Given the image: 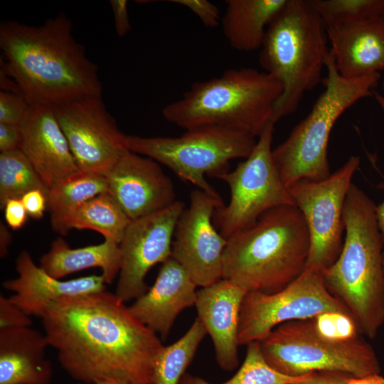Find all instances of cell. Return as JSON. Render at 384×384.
Wrapping results in <instances>:
<instances>
[{"instance_id":"obj_18","label":"cell","mask_w":384,"mask_h":384,"mask_svg":"<svg viewBox=\"0 0 384 384\" xmlns=\"http://www.w3.org/2000/svg\"><path fill=\"white\" fill-rule=\"evenodd\" d=\"M247 292L223 278L197 291V318L212 339L218 366L226 371L234 370L239 363L240 315Z\"/></svg>"},{"instance_id":"obj_6","label":"cell","mask_w":384,"mask_h":384,"mask_svg":"<svg viewBox=\"0 0 384 384\" xmlns=\"http://www.w3.org/2000/svg\"><path fill=\"white\" fill-rule=\"evenodd\" d=\"M327 41L326 27L309 0H287L267 26L259 62L283 87L274 124L295 112L304 95L322 81Z\"/></svg>"},{"instance_id":"obj_9","label":"cell","mask_w":384,"mask_h":384,"mask_svg":"<svg viewBox=\"0 0 384 384\" xmlns=\"http://www.w3.org/2000/svg\"><path fill=\"white\" fill-rule=\"evenodd\" d=\"M259 344L266 361L291 376L317 372L353 377L380 373L375 351L361 336L345 342L331 341L316 333L311 319L282 324Z\"/></svg>"},{"instance_id":"obj_33","label":"cell","mask_w":384,"mask_h":384,"mask_svg":"<svg viewBox=\"0 0 384 384\" xmlns=\"http://www.w3.org/2000/svg\"><path fill=\"white\" fill-rule=\"evenodd\" d=\"M170 2L188 8L208 28H215L220 22L218 7L207 0H172Z\"/></svg>"},{"instance_id":"obj_43","label":"cell","mask_w":384,"mask_h":384,"mask_svg":"<svg viewBox=\"0 0 384 384\" xmlns=\"http://www.w3.org/2000/svg\"><path fill=\"white\" fill-rule=\"evenodd\" d=\"M373 96L375 97L376 102L384 113V96L375 91L373 92Z\"/></svg>"},{"instance_id":"obj_35","label":"cell","mask_w":384,"mask_h":384,"mask_svg":"<svg viewBox=\"0 0 384 384\" xmlns=\"http://www.w3.org/2000/svg\"><path fill=\"white\" fill-rule=\"evenodd\" d=\"M21 199L29 216L36 220L43 216L47 208V193L45 191L32 190L25 193Z\"/></svg>"},{"instance_id":"obj_46","label":"cell","mask_w":384,"mask_h":384,"mask_svg":"<svg viewBox=\"0 0 384 384\" xmlns=\"http://www.w3.org/2000/svg\"><path fill=\"white\" fill-rule=\"evenodd\" d=\"M382 88H383V91L384 92V78H383V82H382Z\"/></svg>"},{"instance_id":"obj_4","label":"cell","mask_w":384,"mask_h":384,"mask_svg":"<svg viewBox=\"0 0 384 384\" xmlns=\"http://www.w3.org/2000/svg\"><path fill=\"white\" fill-rule=\"evenodd\" d=\"M227 240L223 278L247 292L274 293L305 271L310 238L304 218L294 205L267 211Z\"/></svg>"},{"instance_id":"obj_26","label":"cell","mask_w":384,"mask_h":384,"mask_svg":"<svg viewBox=\"0 0 384 384\" xmlns=\"http://www.w3.org/2000/svg\"><path fill=\"white\" fill-rule=\"evenodd\" d=\"M206 334L196 318L182 337L164 346L155 358L151 384H180Z\"/></svg>"},{"instance_id":"obj_20","label":"cell","mask_w":384,"mask_h":384,"mask_svg":"<svg viewBox=\"0 0 384 384\" xmlns=\"http://www.w3.org/2000/svg\"><path fill=\"white\" fill-rule=\"evenodd\" d=\"M197 286L171 257L161 263L154 284L128 306L141 323L165 339L178 314L195 306Z\"/></svg>"},{"instance_id":"obj_11","label":"cell","mask_w":384,"mask_h":384,"mask_svg":"<svg viewBox=\"0 0 384 384\" xmlns=\"http://www.w3.org/2000/svg\"><path fill=\"white\" fill-rule=\"evenodd\" d=\"M360 162L359 156H352L328 178L302 179L287 188L294 205L304 218L309 233L305 270L321 273L338 258L343 243L344 203Z\"/></svg>"},{"instance_id":"obj_16","label":"cell","mask_w":384,"mask_h":384,"mask_svg":"<svg viewBox=\"0 0 384 384\" xmlns=\"http://www.w3.org/2000/svg\"><path fill=\"white\" fill-rule=\"evenodd\" d=\"M105 176L108 192L131 220L164 210L176 201L174 186L159 164L131 151Z\"/></svg>"},{"instance_id":"obj_42","label":"cell","mask_w":384,"mask_h":384,"mask_svg":"<svg viewBox=\"0 0 384 384\" xmlns=\"http://www.w3.org/2000/svg\"><path fill=\"white\" fill-rule=\"evenodd\" d=\"M377 222L384 244V201L375 208Z\"/></svg>"},{"instance_id":"obj_38","label":"cell","mask_w":384,"mask_h":384,"mask_svg":"<svg viewBox=\"0 0 384 384\" xmlns=\"http://www.w3.org/2000/svg\"><path fill=\"white\" fill-rule=\"evenodd\" d=\"M113 12L115 31L119 37H124L131 31L127 0L110 1Z\"/></svg>"},{"instance_id":"obj_25","label":"cell","mask_w":384,"mask_h":384,"mask_svg":"<svg viewBox=\"0 0 384 384\" xmlns=\"http://www.w3.org/2000/svg\"><path fill=\"white\" fill-rule=\"evenodd\" d=\"M106 192L108 183L105 176L82 171L53 186L47 193V209L53 231L67 235L79 208L86 201Z\"/></svg>"},{"instance_id":"obj_30","label":"cell","mask_w":384,"mask_h":384,"mask_svg":"<svg viewBox=\"0 0 384 384\" xmlns=\"http://www.w3.org/2000/svg\"><path fill=\"white\" fill-rule=\"evenodd\" d=\"M326 28L384 16V0H309Z\"/></svg>"},{"instance_id":"obj_19","label":"cell","mask_w":384,"mask_h":384,"mask_svg":"<svg viewBox=\"0 0 384 384\" xmlns=\"http://www.w3.org/2000/svg\"><path fill=\"white\" fill-rule=\"evenodd\" d=\"M16 278L2 286L14 294L10 300L28 316L42 318L49 304L65 297H76L105 291L102 275H90L61 281L37 266L31 255L23 250L16 260Z\"/></svg>"},{"instance_id":"obj_41","label":"cell","mask_w":384,"mask_h":384,"mask_svg":"<svg viewBox=\"0 0 384 384\" xmlns=\"http://www.w3.org/2000/svg\"><path fill=\"white\" fill-rule=\"evenodd\" d=\"M11 235L7 227L1 223L0 226V255L4 258L9 253V247L11 244Z\"/></svg>"},{"instance_id":"obj_32","label":"cell","mask_w":384,"mask_h":384,"mask_svg":"<svg viewBox=\"0 0 384 384\" xmlns=\"http://www.w3.org/2000/svg\"><path fill=\"white\" fill-rule=\"evenodd\" d=\"M32 104L22 94L0 92V123L20 124L27 116Z\"/></svg>"},{"instance_id":"obj_44","label":"cell","mask_w":384,"mask_h":384,"mask_svg":"<svg viewBox=\"0 0 384 384\" xmlns=\"http://www.w3.org/2000/svg\"><path fill=\"white\" fill-rule=\"evenodd\" d=\"M180 384H191L190 382V375L185 374L182 378Z\"/></svg>"},{"instance_id":"obj_47","label":"cell","mask_w":384,"mask_h":384,"mask_svg":"<svg viewBox=\"0 0 384 384\" xmlns=\"http://www.w3.org/2000/svg\"><path fill=\"white\" fill-rule=\"evenodd\" d=\"M383 266H384V252H383Z\"/></svg>"},{"instance_id":"obj_5","label":"cell","mask_w":384,"mask_h":384,"mask_svg":"<svg viewBox=\"0 0 384 384\" xmlns=\"http://www.w3.org/2000/svg\"><path fill=\"white\" fill-rule=\"evenodd\" d=\"M282 91L280 82L265 71L228 69L193 83L179 100L164 107L162 114L186 130L215 125L256 138L274 124V107Z\"/></svg>"},{"instance_id":"obj_21","label":"cell","mask_w":384,"mask_h":384,"mask_svg":"<svg viewBox=\"0 0 384 384\" xmlns=\"http://www.w3.org/2000/svg\"><path fill=\"white\" fill-rule=\"evenodd\" d=\"M335 66L346 78L384 70V16L326 28Z\"/></svg>"},{"instance_id":"obj_40","label":"cell","mask_w":384,"mask_h":384,"mask_svg":"<svg viewBox=\"0 0 384 384\" xmlns=\"http://www.w3.org/2000/svg\"><path fill=\"white\" fill-rule=\"evenodd\" d=\"M344 384H384V377L380 373L363 377L350 376Z\"/></svg>"},{"instance_id":"obj_31","label":"cell","mask_w":384,"mask_h":384,"mask_svg":"<svg viewBox=\"0 0 384 384\" xmlns=\"http://www.w3.org/2000/svg\"><path fill=\"white\" fill-rule=\"evenodd\" d=\"M311 320L316 333L331 341L345 342L360 337L356 321L348 313L328 311Z\"/></svg>"},{"instance_id":"obj_23","label":"cell","mask_w":384,"mask_h":384,"mask_svg":"<svg viewBox=\"0 0 384 384\" xmlns=\"http://www.w3.org/2000/svg\"><path fill=\"white\" fill-rule=\"evenodd\" d=\"M49 275L61 279L82 270L100 267L106 284H111L121 267L119 244L110 240L102 243L71 248L62 238L53 242L50 249L42 255L40 265Z\"/></svg>"},{"instance_id":"obj_36","label":"cell","mask_w":384,"mask_h":384,"mask_svg":"<svg viewBox=\"0 0 384 384\" xmlns=\"http://www.w3.org/2000/svg\"><path fill=\"white\" fill-rule=\"evenodd\" d=\"M3 209L6 222L12 230H18L24 225L28 215L21 198L9 199Z\"/></svg>"},{"instance_id":"obj_22","label":"cell","mask_w":384,"mask_h":384,"mask_svg":"<svg viewBox=\"0 0 384 384\" xmlns=\"http://www.w3.org/2000/svg\"><path fill=\"white\" fill-rule=\"evenodd\" d=\"M45 334L29 327L0 329V384H49L53 376Z\"/></svg>"},{"instance_id":"obj_14","label":"cell","mask_w":384,"mask_h":384,"mask_svg":"<svg viewBox=\"0 0 384 384\" xmlns=\"http://www.w3.org/2000/svg\"><path fill=\"white\" fill-rule=\"evenodd\" d=\"M200 190H193L190 203L176 222L171 257L187 272L197 287H204L223 279V254L228 240L213 223V214L223 206Z\"/></svg>"},{"instance_id":"obj_28","label":"cell","mask_w":384,"mask_h":384,"mask_svg":"<svg viewBox=\"0 0 384 384\" xmlns=\"http://www.w3.org/2000/svg\"><path fill=\"white\" fill-rule=\"evenodd\" d=\"M48 189L20 150L0 152V206L3 209L7 201L21 198L27 192Z\"/></svg>"},{"instance_id":"obj_37","label":"cell","mask_w":384,"mask_h":384,"mask_svg":"<svg viewBox=\"0 0 384 384\" xmlns=\"http://www.w3.org/2000/svg\"><path fill=\"white\" fill-rule=\"evenodd\" d=\"M21 142L20 124L0 123V152L20 149Z\"/></svg>"},{"instance_id":"obj_27","label":"cell","mask_w":384,"mask_h":384,"mask_svg":"<svg viewBox=\"0 0 384 384\" xmlns=\"http://www.w3.org/2000/svg\"><path fill=\"white\" fill-rule=\"evenodd\" d=\"M132 220L109 193L86 201L75 214L71 229H90L101 233L105 240L119 244Z\"/></svg>"},{"instance_id":"obj_15","label":"cell","mask_w":384,"mask_h":384,"mask_svg":"<svg viewBox=\"0 0 384 384\" xmlns=\"http://www.w3.org/2000/svg\"><path fill=\"white\" fill-rule=\"evenodd\" d=\"M184 208L183 203L176 201L130 222L119 244L121 267L114 294L119 300L136 299L148 290L145 277L151 268L171 257L176 224Z\"/></svg>"},{"instance_id":"obj_2","label":"cell","mask_w":384,"mask_h":384,"mask_svg":"<svg viewBox=\"0 0 384 384\" xmlns=\"http://www.w3.org/2000/svg\"><path fill=\"white\" fill-rule=\"evenodd\" d=\"M0 48L1 73L31 104L56 106L102 94L98 68L74 38L64 14L40 26L2 22Z\"/></svg>"},{"instance_id":"obj_17","label":"cell","mask_w":384,"mask_h":384,"mask_svg":"<svg viewBox=\"0 0 384 384\" xmlns=\"http://www.w3.org/2000/svg\"><path fill=\"white\" fill-rule=\"evenodd\" d=\"M20 127V150L48 189L80 171L52 106L32 104Z\"/></svg>"},{"instance_id":"obj_1","label":"cell","mask_w":384,"mask_h":384,"mask_svg":"<svg viewBox=\"0 0 384 384\" xmlns=\"http://www.w3.org/2000/svg\"><path fill=\"white\" fill-rule=\"evenodd\" d=\"M62 368L81 383L151 384L164 345L106 290L51 302L41 318Z\"/></svg>"},{"instance_id":"obj_29","label":"cell","mask_w":384,"mask_h":384,"mask_svg":"<svg viewBox=\"0 0 384 384\" xmlns=\"http://www.w3.org/2000/svg\"><path fill=\"white\" fill-rule=\"evenodd\" d=\"M245 360L238 372L229 380L212 383L190 375L191 384H297L309 378L313 373L300 376L284 374L272 368L265 359L259 341L247 345Z\"/></svg>"},{"instance_id":"obj_7","label":"cell","mask_w":384,"mask_h":384,"mask_svg":"<svg viewBox=\"0 0 384 384\" xmlns=\"http://www.w3.org/2000/svg\"><path fill=\"white\" fill-rule=\"evenodd\" d=\"M324 90L309 114L288 137L272 149V155L284 186L302 179L320 181L331 174L328 160L331 132L341 115L358 100L373 95L380 73L346 78L338 72L332 53L326 59Z\"/></svg>"},{"instance_id":"obj_39","label":"cell","mask_w":384,"mask_h":384,"mask_svg":"<svg viewBox=\"0 0 384 384\" xmlns=\"http://www.w3.org/2000/svg\"><path fill=\"white\" fill-rule=\"evenodd\" d=\"M350 376L336 372H317L313 373L309 378L297 384H344Z\"/></svg>"},{"instance_id":"obj_10","label":"cell","mask_w":384,"mask_h":384,"mask_svg":"<svg viewBox=\"0 0 384 384\" xmlns=\"http://www.w3.org/2000/svg\"><path fill=\"white\" fill-rule=\"evenodd\" d=\"M274 125H267L245 161L218 178L228 185L230 198L227 205L215 209L213 220L226 240L252 225L267 211L294 205L272 158Z\"/></svg>"},{"instance_id":"obj_13","label":"cell","mask_w":384,"mask_h":384,"mask_svg":"<svg viewBox=\"0 0 384 384\" xmlns=\"http://www.w3.org/2000/svg\"><path fill=\"white\" fill-rule=\"evenodd\" d=\"M80 171L105 176L128 151L122 132L101 95L52 106Z\"/></svg>"},{"instance_id":"obj_3","label":"cell","mask_w":384,"mask_h":384,"mask_svg":"<svg viewBox=\"0 0 384 384\" xmlns=\"http://www.w3.org/2000/svg\"><path fill=\"white\" fill-rule=\"evenodd\" d=\"M375 208L370 197L352 183L343 207L346 235L341 251L321 272L329 292L369 338H374L384 324V244Z\"/></svg>"},{"instance_id":"obj_12","label":"cell","mask_w":384,"mask_h":384,"mask_svg":"<svg viewBox=\"0 0 384 384\" xmlns=\"http://www.w3.org/2000/svg\"><path fill=\"white\" fill-rule=\"evenodd\" d=\"M328 311L350 314L329 292L321 273L314 271L305 270L274 293L247 292L240 310L239 345L260 341L282 324L312 319Z\"/></svg>"},{"instance_id":"obj_8","label":"cell","mask_w":384,"mask_h":384,"mask_svg":"<svg viewBox=\"0 0 384 384\" xmlns=\"http://www.w3.org/2000/svg\"><path fill=\"white\" fill-rule=\"evenodd\" d=\"M255 139L236 130L207 125L186 129L178 137L127 135V144L129 151L164 164L198 189L221 199L205 176L219 178L228 171L231 160L246 159L255 146Z\"/></svg>"},{"instance_id":"obj_34","label":"cell","mask_w":384,"mask_h":384,"mask_svg":"<svg viewBox=\"0 0 384 384\" xmlns=\"http://www.w3.org/2000/svg\"><path fill=\"white\" fill-rule=\"evenodd\" d=\"M31 325L30 316L16 306L9 298L0 295V329L29 327Z\"/></svg>"},{"instance_id":"obj_45","label":"cell","mask_w":384,"mask_h":384,"mask_svg":"<svg viewBox=\"0 0 384 384\" xmlns=\"http://www.w3.org/2000/svg\"><path fill=\"white\" fill-rule=\"evenodd\" d=\"M78 384H87V383H78ZM90 384H117V383H90Z\"/></svg>"},{"instance_id":"obj_24","label":"cell","mask_w":384,"mask_h":384,"mask_svg":"<svg viewBox=\"0 0 384 384\" xmlns=\"http://www.w3.org/2000/svg\"><path fill=\"white\" fill-rule=\"evenodd\" d=\"M287 0H227L221 19L223 33L235 50L260 49L269 24Z\"/></svg>"}]
</instances>
